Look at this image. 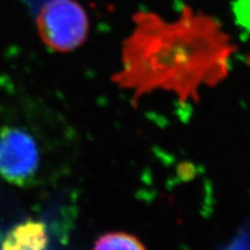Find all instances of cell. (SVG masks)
Returning <instances> with one entry per match:
<instances>
[{"instance_id":"obj_2","label":"cell","mask_w":250,"mask_h":250,"mask_svg":"<svg viewBox=\"0 0 250 250\" xmlns=\"http://www.w3.org/2000/svg\"><path fill=\"white\" fill-rule=\"evenodd\" d=\"M36 23L42 42L58 52L77 49L90 29L88 15L75 0H49L39 11Z\"/></svg>"},{"instance_id":"obj_6","label":"cell","mask_w":250,"mask_h":250,"mask_svg":"<svg viewBox=\"0 0 250 250\" xmlns=\"http://www.w3.org/2000/svg\"><path fill=\"white\" fill-rule=\"evenodd\" d=\"M233 10L242 26L250 29V0H236Z\"/></svg>"},{"instance_id":"obj_5","label":"cell","mask_w":250,"mask_h":250,"mask_svg":"<svg viewBox=\"0 0 250 250\" xmlns=\"http://www.w3.org/2000/svg\"><path fill=\"white\" fill-rule=\"evenodd\" d=\"M92 250H147L134 234L123 231L107 232L100 236Z\"/></svg>"},{"instance_id":"obj_4","label":"cell","mask_w":250,"mask_h":250,"mask_svg":"<svg viewBox=\"0 0 250 250\" xmlns=\"http://www.w3.org/2000/svg\"><path fill=\"white\" fill-rule=\"evenodd\" d=\"M49 237L42 221L26 220L6 233L0 250H47Z\"/></svg>"},{"instance_id":"obj_1","label":"cell","mask_w":250,"mask_h":250,"mask_svg":"<svg viewBox=\"0 0 250 250\" xmlns=\"http://www.w3.org/2000/svg\"><path fill=\"white\" fill-rule=\"evenodd\" d=\"M132 23L112 82L130 92L135 104L158 90L187 98L202 68L198 19L185 12L179 20L166 22L152 12L140 11L132 16Z\"/></svg>"},{"instance_id":"obj_3","label":"cell","mask_w":250,"mask_h":250,"mask_svg":"<svg viewBox=\"0 0 250 250\" xmlns=\"http://www.w3.org/2000/svg\"><path fill=\"white\" fill-rule=\"evenodd\" d=\"M40 149L34 137L19 127L0 129V175L6 182L25 187L40 168Z\"/></svg>"}]
</instances>
